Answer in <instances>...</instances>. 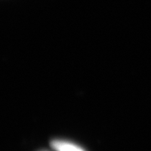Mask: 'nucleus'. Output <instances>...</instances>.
Listing matches in <instances>:
<instances>
[{"instance_id":"1","label":"nucleus","mask_w":151,"mask_h":151,"mask_svg":"<svg viewBox=\"0 0 151 151\" xmlns=\"http://www.w3.org/2000/svg\"><path fill=\"white\" fill-rule=\"evenodd\" d=\"M51 147L56 151H85L79 146L63 140L52 141Z\"/></svg>"}]
</instances>
